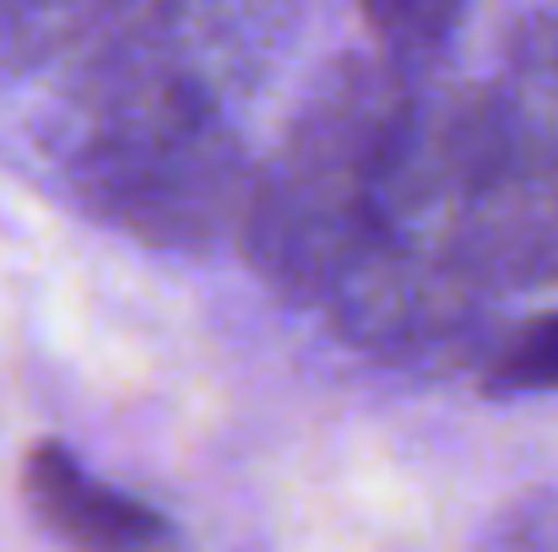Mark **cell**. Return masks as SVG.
Returning <instances> with one entry per match:
<instances>
[{
  "label": "cell",
  "mask_w": 558,
  "mask_h": 552,
  "mask_svg": "<svg viewBox=\"0 0 558 552\" xmlns=\"http://www.w3.org/2000/svg\"><path fill=\"white\" fill-rule=\"evenodd\" d=\"M494 93L510 125L521 131V142L558 169V0H548L515 27Z\"/></svg>",
  "instance_id": "obj_6"
},
{
  "label": "cell",
  "mask_w": 558,
  "mask_h": 552,
  "mask_svg": "<svg viewBox=\"0 0 558 552\" xmlns=\"http://www.w3.org/2000/svg\"><path fill=\"white\" fill-rule=\"evenodd\" d=\"M299 38V0H142L76 65L49 158L239 125V109Z\"/></svg>",
  "instance_id": "obj_2"
},
{
  "label": "cell",
  "mask_w": 558,
  "mask_h": 552,
  "mask_svg": "<svg viewBox=\"0 0 558 552\" xmlns=\"http://www.w3.org/2000/svg\"><path fill=\"white\" fill-rule=\"evenodd\" d=\"M142 0H27L5 27H0V65L27 71L44 65L49 54L109 33L114 22H125Z\"/></svg>",
  "instance_id": "obj_7"
},
{
  "label": "cell",
  "mask_w": 558,
  "mask_h": 552,
  "mask_svg": "<svg viewBox=\"0 0 558 552\" xmlns=\"http://www.w3.org/2000/svg\"><path fill=\"white\" fill-rule=\"evenodd\" d=\"M22 504L65 552H190L163 510L93 477L60 439L22 455Z\"/></svg>",
  "instance_id": "obj_5"
},
{
  "label": "cell",
  "mask_w": 558,
  "mask_h": 552,
  "mask_svg": "<svg viewBox=\"0 0 558 552\" xmlns=\"http://www.w3.org/2000/svg\"><path fill=\"white\" fill-rule=\"evenodd\" d=\"M466 5L472 0H359L374 49L407 76H434V65L461 33Z\"/></svg>",
  "instance_id": "obj_8"
},
{
  "label": "cell",
  "mask_w": 558,
  "mask_h": 552,
  "mask_svg": "<svg viewBox=\"0 0 558 552\" xmlns=\"http://www.w3.org/2000/svg\"><path fill=\"white\" fill-rule=\"evenodd\" d=\"M54 174L93 222L147 249L211 255L228 238L239 244L260 169L250 163L239 125H206L65 152L54 158Z\"/></svg>",
  "instance_id": "obj_3"
},
{
  "label": "cell",
  "mask_w": 558,
  "mask_h": 552,
  "mask_svg": "<svg viewBox=\"0 0 558 552\" xmlns=\"http://www.w3.org/2000/svg\"><path fill=\"white\" fill-rule=\"evenodd\" d=\"M494 304L499 293L466 266L461 249L401 228H374L326 293L337 336L390 364H483L488 342L499 336Z\"/></svg>",
  "instance_id": "obj_4"
},
{
  "label": "cell",
  "mask_w": 558,
  "mask_h": 552,
  "mask_svg": "<svg viewBox=\"0 0 558 552\" xmlns=\"http://www.w3.org/2000/svg\"><path fill=\"white\" fill-rule=\"evenodd\" d=\"M423 76L379 49L337 54L299 98L282 147L255 174L239 255L282 304H326L385 211L390 163Z\"/></svg>",
  "instance_id": "obj_1"
},
{
  "label": "cell",
  "mask_w": 558,
  "mask_h": 552,
  "mask_svg": "<svg viewBox=\"0 0 558 552\" xmlns=\"http://www.w3.org/2000/svg\"><path fill=\"white\" fill-rule=\"evenodd\" d=\"M477 368L488 395H558V309L499 331Z\"/></svg>",
  "instance_id": "obj_9"
},
{
  "label": "cell",
  "mask_w": 558,
  "mask_h": 552,
  "mask_svg": "<svg viewBox=\"0 0 558 552\" xmlns=\"http://www.w3.org/2000/svg\"><path fill=\"white\" fill-rule=\"evenodd\" d=\"M22 5H27V0H0V27H5V22H11V16H16Z\"/></svg>",
  "instance_id": "obj_10"
}]
</instances>
